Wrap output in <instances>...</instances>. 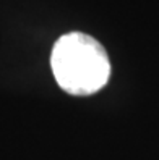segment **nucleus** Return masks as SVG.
<instances>
[{"instance_id":"f257e3e1","label":"nucleus","mask_w":159,"mask_h":160,"mask_svg":"<svg viewBox=\"0 0 159 160\" xmlns=\"http://www.w3.org/2000/svg\"><path fill=\"white\" fill-rule=\"evenodd\" d=\"M50 65L59 86L72 96H89L106 86L110 63L94 37L68 32L55 42Z\"/></svg>"}]
</instances>
